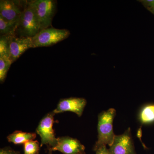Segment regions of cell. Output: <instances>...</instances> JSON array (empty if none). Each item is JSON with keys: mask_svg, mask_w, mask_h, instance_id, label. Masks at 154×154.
Wrapping results in <instances>:
<instances>
[{"mask_svg": "<svg viewBox=\"0 0 154 154\" xmlns=\"http://www.w3.org/2000/svg\"><path fill=\"white\" fill-rule=\"evenodd\" d=\"M116 110L113 108L102 111L98 115V139L94 147V150L103 146L112 145L116 135L113 130V122Z\"/></svg>", "mask_w": 154, "mask_h": 154, "instance_id": "obj_1", "label": "cell"}, {"mask_svg": "<svg viewBox=\"0 0 154 154\" xmlns=\"http://www.w3.org/2000/svg\"><path fill=\"white\" fill-rule=\"evenodd\" d=\"M40 30L35 11L30 1L27 2L18 24L16 34L19 37H33Z\"/></svg>", "mask_w": 154, "mask_h": 154, "instance_id": "obj_2", "label": "cell"}, {"mask_svg": "<svg viewBox=\"0 0 154 154\" xmlns=\"http://www.w3.org/2000/svg\"><path fill=\"white\" fill-rule=\"evenodd\" d=\"M70 34L66 29L53 27L42 29L31 38L33 48L51 46L68 38Z\"/></svg>", "mask_w": 154, "mask_h": 154, "instance_id": "obj_3", "label": "cell"}, {"mask_svg": "<svg viewBox=\"0 0 154 154\" xmlns=\"http://www.w3.org/2000/svg\"><path fill=\"white\" fill-rule=\"evenodd\" d=\"M30 2L35 11L40 30L51 26L56 9V2L53 0H34Z\"/></svg>", "mask_w": 154, "mask_h": 154, "instance_id": "obj_4", "label": "cell"}, {"mask_svg": "<svg viewBox=\"0 0 154 154\" xmlns=\"http://www.w3.org/2000/svg\"><path fill=\"white\" fill-rule=\"evenodd\" d=\"M55 114L53 111L47 113L39 122L36 130V133L41 138L40 147L46 145L48 150L54 147L57 143L53 129Z\"/></svg>", "mask_w": 154, "mask_h": 154, "instance_id": "obj_5", "label": "cell"}, {"mask_svg": "<svg viewBox=\"0 0 154 154\" xmlns=\"http://www.w3.org/2000/svg\"><path fill=\"white\" fill-rule=\"evenodd\" d=\"M57 140L55 146L48 150V154L56 151L63 154H86L85 146L77 139L64 136L57 138Z\"/></svg>", "mask_w": 154, "mask_h": 154, "instance_id": "obj_6", "label": "cell"}, {"mask_svg": "<svg viewBox=\"0 0 154 154\" xmlns=\"http://www.w3.org/2000/svg\"><path fill=\"white\" fill-rule=\"evenodd\" d=\"M21 3L20 1L1 0L0 17L8 22L18 24L27 2L23 5Z\"/></svg>", "mask_w": 154, "mask_h": 154, "instance_id": "obj_7", "label": "cell"}, {"mask_svg": "<svg viewBox=\"0 0 154 154\" xmlns=\"http://www.w3.org/2000/svg\"><path fill=\"white\" fill-rule=\"evenodd\" d=\"M109 150L111 154H137L130 128L127 129L122 134L116 135L113 143Z\"/></svg>", "mask_w": 154, "mask_h": 154, "instance_id": "obj_8", "label": "cell"}, {"mask_svg": "<svg viewBox=\"0 0 154 154\" xmlns=\"http://www.w3.org/2000/svg\"><path fill=\"white\" fill-rule=\"evenodd\" d=\"M30 48H33L30 37H19L17 35L8 36V55L13 63Z\"/></svg>", "mask_w": 154, "mask_h": 154, "instance_id": "obj_9", "label": "cell"}, {"mask_svg": "<svg viewBox=\"0 0 154 154\" xmlns=\"http://www.w3.org/2000/svg\"><path fill=\"white\" fill-rule=\"evenodd\" d=\"M87 104V101L83 98L70 97L61 99L56 108L53 110L55 114L71 112L81 117Z\"/></svg>", "mask_w": 154, "mask_h": 154, "instance_id": "obj_10", "label": "cell"}, {"mask_svg": "<svg viewBox=\"0 0 154 154\" xmlns=\"http://www.w3.org/2000/svg\"><path fill=\"white\" fill-rule=\"evenodd\" d=\"M36 137V134L35 133L16 131L9 135L7 139L9 142L17 145L24 144L29 141L34 140Z\"/></svg>", "mask_w": 154, "mask_h": 154, "instance_id": "obj_11", "label": "cell"}, {"mask_svg": "<svg viewBox=\"0 0 154 154\" xmlns=\"http://www.w3.org/2000/svg\"><path fill=\"white\" fill-rule=\"evenodd\" d=\"M140 121L142 124H149L154 122V104H147L142 108L139 114Z\"/></svg>", "mask_w": 154, "mask_h": 154, "instance_id": "obj_12", "label": "cell"}, {"mask_svg": "<svg viewBox=\"0 0 154 154\" xmlns=\"http://www.w3.org/2000/svg\"><path fill=\"white\" fill-rule=\"evenodd\" d=\"M17 24L8 22L0 17V34L1 36L16 35Z\"/></svg>", "mask_w": 154, "mask_h": 154, "instance_id": "obj_13", "label": "cell"}, {"mask_svg": "<svg viewBox=\"0 0 154 154\" xmlns=\"http://www.w3.org/2000/svg\"><path fill=\"white\" fill-rule=\"evenodd\" d=\"M13 63L9 57H0V82H5L7 74L11 64Z\"/></svg>", "mask_w": 154, "mask_h": 154, "instance_id": "obj_14", "label": "cell"}, {"mask_svg": "<svg viewBox=\"0 0 154 154\" xmlns=\"http://www.w3.org/2000/svg\"><path fill=\"white\" fill-rule=\"evenodd\" d=\"M40 145L37 140H30L24 144V154L39 153Z\"/></svg>", "mask_w": 154, "mask_h": 154, "instance_id": "obj_15", "label": "cell"}, {"mask_svg": "<svg viewBox=\"0 0 154 154\" xmlns=\"http://www.w3.org/2000/svg\"><path fill=\"white\" fill-rule=\"evenodd\" d=\"M8 36H1V37H0V57H9L8 55Z\"/></svg>", "mask_w": 154, "mask_h": 154, "instance_id": "obj_16", "label": "cell"}, {"mask_svg": "<svg viewBox=\"0 0 154 154\" xmlns=\"http://www.w3.org/2000/svg\"><path fill=\"white\" fill-rule=\"evenodd\" d=\"M0 154H21L19 152L13 149L10 147L6 146L0 149Z\"/></svg>", "mask_w": 154, "mask_h": 154, "instance_id": "obj_17", "label": "cell"}, {"mask_svg": "<svg viewBox=\"0 0 154 154\" xmlns=\"http://www.w3.org/2000/svg\"><path fill=\"white\" fill-rule=\"evenodd\" d=\"M95 152L96 154H111L109 149L107 148L106 146H103L99 148Z\"/></svg>", "mask_w": 154, "mask_h": 154, "instance_id": "obj_18", "label": "cell"}, {"mask_svg": "<svg viewBox=\"0 0 154 154\" xmlns=\"http://www.w3.org/2000/svg\"><path fill=\"white\" fill-rule=\"evenodd\" d=\"M148 11H149V12H150L152 14L154 15V8H152L151 9H149Z\"/></svg>", "mask_w": 154, "mask_h": 154, "instance_id": "obj_19", "label": "cell"}, {"mask_svg": "<svg viewBox=\"0 0 154 154\" xmlns=\"http://www.w3.org/2000/svg\"><path fill=\"white\" fill-rule=\"evenodd\" d=\"M39 154V153H38V154Z\"/></svg>", "mask_w": 154, "mask_h": 154, "instance_id": "obj_20", "label": "cell"}]
</instances>
